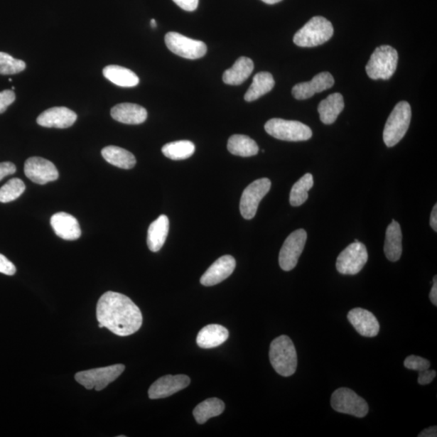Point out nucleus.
<instances>
[{"label": "nucleus", "mask_w": 437, "mask_h": 437, "mask_svg": "<svg viewBox=\"0 0 437 437\" xmlns=\"http://www.w3.org/2000/svg\"><path fill=\"white\" fill-rule=\"evenodd\" d=\"M16 171V167L11 162H2L0 163V180L4 179L5 177L9 176V175H11L15 173Z\"/></svg>", "instance_id": "39"}, {"label": "nucleus", "mask_w": 437, "mask_h": 437, "mask_svg": "<svg viewBox=\"0 0 437 437\" xmlns=\"http://www.w3.org/2000/svg\"><path fill=\"white\" fill-rule=\"evenodd\" d=\"M411 119V108L406 102L396 104L389 116L383 131V139L388 148L398 144L405 136Z\"/></svg>", "instance_id": "4"}, {"label": "nucleus", "mask_w": 437, "mask_h": 437, "mask_svg": "<svg viewBox=\"0 0 437 437\" xmlns=\"http://www.w3.org/2000/svg\"><path fill=\"white\" fill-rule=\"evenodd\" d=\"M306 240L307 232L305 230H298L291 233L279 252V262L282 270L289 271L294 269L304 250Z\"/></svg>", "instance_id": "12"}, {"label": "nucleus", "mask_w": 437, "mask_h": 437, "mask_svg": "<svg viewBox=\"0 0 437 437\" xmlns=\"http://www.w3.org/2000/svg\"><path fill=\"white\" fill-rule=\"evenodd\" d=\"M333 34V26L328 19L314 16L295 34L293 42L300 48H314L328 42Z\"/></svg>", "instance_id": "3"}, {"label": "nucleus", "mask_w": 437, "mask_h": 437, "mask_svg": "<svg viewBox=\"0 0 437 437\" xmlns=\"http://www.w3.org/2000/svg\"><path fill=\"white\" fill-rule=\"evenodd\" d=\"M269 357L277 374L283 377L293 375L297 367V354L293 341L287 335L277 337L271 343Z\"/></svg>", "instance_id": "2"}, {"label": "nucleus", "mask_w": 437, "mask_h": 437, "mask_svg": "<svg viewBox=\"0 0 437 437\" xmlns=\"http://www.w3.org/2000/svg\"><path fill=\"white\" fill-rule=\"evenodd\" d=\"M112 118L122 124H141L148 118V112L144 107L136 104L122 103L112 109Z\"/></svg>", "instance_id": "20"}, {"label": "nucleus", "mask_w": 437, "mask_h": 437, "mask_svg": "<svg viewBox=\"0 0 437 437\" xmlns=\"http://www.w3.org/2000/svg\"><path fill=\"white\" fill-rule=\"evenodd\" d=\"M230 333L225 326L211 324L203 328L198 334L197 345L203 349L222 345L228 340Z\"/></svg>", "instance_id": "21"}, {"label": "nucleus", "mask_w": 437, "mask_h": 437, "mask_svg": "<svg viewBox=\"0 0 437 437\" xmlns=\"http://www.w3.org/2000/svg\"><path fill=\"white\" fill-rule=\"evenodd\" d=\"M419 437H436L437 436V427H430L424 429L421 433L418 435Z\"/></svg>", "instance_id": "42"}, {"label": "nucleus", "mask_w": 437, "mask_h": 437, "mask_svg": "<svg viewBox=\"0 0 437 437\" xmlns=\"http://www.w3.org/2000/svg\"><path fill=\"white\" fill-rule=\"evenodd\" d=\"M347 318L355 330L364 337H375L380 330V325L374 313L364 308H353L348 313Z\"/></svg>", "instance_id": "17"}, {"label": "nucleus", "mask_w": 437, "mask_h": 437, "mask_svg": "<svg viewBox=\"0 0 437 437\" xmlns=\"http://www.w3.org/2000/svg\"><path fill=\"white\" fill-rule=\"evenodd\" d=\"M161 151L168 159L185 160L195 153V146L189 141H175L163 146Z\"/></svg>", "instance_id": "31"}, {"label": "nucleus", "mask_w": 437, "mask_h": 437, "mask_svg": "<svg viewBox=\"0 0 437 437\" xmlns=\"http://www.w3.org/2000/svg\"><path fill=\"white\" fill-rule=\"evenodd\" d=\"M403 234L401 227L397 221L392 220V223L387 227L386 241H384V252L388 260L397 261L403 253Z\"/></svg>", "instance_id": "22"}, {"label": "nucleus", "mask_w": 437, "mask_h": 437, "mask_svg": "<svg viewBox=\"0 0 437 437\" xmlns=\"http://www.w3.org/2000/svg\"><path fill=\"white\" fill-rule=\"evenodd\" d=\"M26 68L24 61L16 60L4 52H0V74L14 75L20 73Z\"/></svg>", "instance_id": "34"}, {"label": "nucleus", "mask_w": 437, "mask_h": 437, "mask_svg": "<svg viewBox=\"0 0 437 437\" xmlns=\"http://www.w3.org/2000/svg\"><path fill=\"white\" fill-rule=\"evenodd\" d=\"M50 225L58 237L67 241L77 240L81 236L78 220L66 212H58L50 219Z\"/></svg>", "instance_id": "19"}, {"label": "nucleus", "mask_w": 437, "mask_h": 437, "mask_svg": "<svg viewBox=\"0 0 437 437\" xmlns=\"http://www.w3.org/2000/svg\"><path fill=\"white\" fill-rule=\"evenodd\" d=\"M104 77L113 84L124 87H136L139 83V79L135 72L130 69L117 66L109 65L103 69Z\"/></svg>", "instance_id": "27"}, {"label": "nucleus", "mask_w": 437, "mask_h": 437, "mask_svg": "<svg viewBox=\"0 0 437 437\" xmlns=\"http://www.w3.org/2000/svg\"><path fill=\"white\" fill-rule=\"evenodd\" d=\"M345 109V101L339 92L333 93L320 102L318 107L320 119L324 124H334Z\"/></svg>", "instance_id": "24"}, {"label": "nucleus", "mask_w": 437, "mask_h": 437, "mask_svg": "<svg viewBox=\"0 0 437 437\" xmlns=\"http://www.w3.org/2000/svg\"><path fill=\"white\" fill-rule=\"evenodd\" d=\"M399 55L390 45H381L371 55L366 72L372 80H389L397 69Z\"/></svg>", "instance_id": "5"}, {"label": "nucleus", "mask_w": 437, "mask_h": 437, "mask_svg": "<svg viewBox=\"0 0 437 437\" xmlns=\"http://www.w3.org/2000/svg\"><path fill=\"white\" fill-rule=\"evenodd\" d=\"M151 26L153 28H156V22L154 19L151 21Z\"/></svg>", "instance_id": "45"}, {"label": "nucleus", "mask_w": 437, "mask_h": 437, "mask_svg": "<svg viewBox=\"0 0 437 437\" xmlns=\"http://www.w3.org/2000/svg\"><path fill=\"white\" fill-rule=\"evenodd\" d=\"M124 370V365H114L104 368L79 372L75 375V379L87 389H95L97 392H101L108 384L114 382Z\"/></svg>", "instance_id": "7"}, {"label": "nucleus", "mask_w": 437, "mask_h": 437, "mask_svg": "<svg viewBox=\"0 0 437 437\" xmlns=\"http://www.w3.org/2000/svg\"><path fill=\"white\" fill-rule=\"evenodd\" d=\"M369 254L364 244L354 242L343 249L337 258L336 269L342 275H357L368 261Z\"/></svg>", "instance_id": "9"}, {"label": "nucleus", "mask_w": 437, "mask_h": 437, "mask_svg": "<svg viewBox=\"0 0 437 437\" xmlns=\"http://www.w3.org/2000/svg\"><path fill=\"white\" fill-rule=\"evenodd\" d=\"M15 99L16 95L13 90L0 92V114L5 112L10 104L14 102Z\"/></svg>", "instance_id": "36"}, {"label": "nucleus", "mask_w": 437, "mask_h": 437, "mask_svg": "<svg viewBox=\"0 0 437 437\" xmlns=\"http://www.w3.org/2000/svg\"><path fill=\"white\" fill-rule=\"evenodd\" d=\"M173 1L185 11H193L198 8L200 0H173Z\"/></svg>", "instance_id": "40"}, {"label": "nucleus", "mask_w": 437, "mask_h": 437, "mask_svg": "<svg viewBox=\"0 0 437 437\" xmlns=\"http://www.w3.org/2000/svg\"><path fill=\"white\" fill-rule=\"evenodd\" d=\"M225 405L222 400L217 398L209 399L202 401L193 411L198 423H205L209 419L221 415L225 411Z\"/></svg>", "instance_id": "30"}, {"label": "nucleus", "mask_w": 437, "mask_h": 437, "mask_svg": "<svg viewBox=\"0 0 437 437\" xmlns=\"http://www.w3.org/2000/svg\"><path fill=\"white\" fill-rule=\"evenodd\" d=\"M16 272V268L13 262L0 254V273L7 276H14Z\"/></svg>", "instance_id": "37"}, {"label": "nucleus", "mask_w": 437, "mask_h": 437, "mask_svg": "<svg viewBox=\"0 0 437 437\" xmlns=\"http://www.w3.org/2000/svg\"><path fill=\"white\" fill-rule=\"evenodd\" d=\"M274 86H275V80H274L271 73L262 72L256 74L252 85H250L246 95H244V100L248 102L256 101L266 95L267 92H271Z\"/></svg>", "instance_id": "28"}, {"label": "nucleus", "mask_w": 437, "mask_h": 437, "mask_svg": "<svg viewBox=\"0 0 437 437\" xmlns=\"http://www.w3.org/2000/svg\"><path fill=\"white\" fill-rule=\"evenodd\" d=\"M165 41L167 48L173 53L188 60H198L207 54V48L205 43L178 33H168Z\"/></svg>", "instance_id": "10"}, {"label": "nucleus", "mask_w": 437, "mask_h": 437, "mask_svg": "<svg viewBox=\"0 0 437 437\" xmlns=\"http://www.w3.org/2000/svg\"><path fill=\"white\" fill-rule=\"evenodd\" d=\"M190 379L186 375H167L162 377L151 384L149 390L151 399H159L170 397L188 387Z\"/></svg>", "instance_id": "14"}, {"label": "nucleus", "mask_w": 437, "mask_h": 437, "mask_svg": "<svg viewBox=\"0 0 437 437\" xmlns=\"http://www.w3.org/2000/svg\"><path fill=\"white\" fill-rule=\"evenodd\" d=\"M335 85V79L329 72L319 73L308 82L297 84L291 93L297 100H306L315 93L330 89Z\"/></svg>", "instance_id": "16"}, {"label": "nucleus", "mask_w": 437, "mask_h": 437, "mask_svg": "<svg viewBox=\"0 0 437 437\" xmlns=\"http://www.w3.org/2000/svg\"><path fill=\"white\" fill-rule=\"evenodd\" d=\"M77 119V115L67 107H53L45 110L38 116V124L44 127L65 129L72 126Z\"/></svg>", "instance_id": "18"}, {"label": "nucleus", "mask_w": 437, "mask_h": 437, "mask_svg": "<svg viewBox=\"0 0 437 437\" xmlns=\"http://www.w3.org/2000/svg\"><path fill=\"white\" fill-rule=\"evenodd\" d=\"M331 406L338 412L358 418L366 416L369 412L367 401L348 388H340L332 394Z\"/></svg>", "instance_id": "8"}, {"label": "nucleus", "mask_w": 437, "mask_h": 437, "mask_svg": "<svg viewBox=\"0 0 437 437\" xmlns=\"http://www.w3.org/2000/svg\"><path fill=\"white\" fill-rule=\"evenodd\" d=\"M404 366L410 370L422 372L430 368L429 361L417 355H410L404 361Z\"/></svg>", "instance_id": "35"}, {"label": "nucleus", "mask_w": 437, "mask_h": 437, "mask_svg": "<svg viewBox=\"0 0 437 437\" xmlns=\"http://www.w3.org/2000/svg\"><path fill=\"white\" fill-rule=\"evenodd\" d=\"M271 182L260 178L249 184L243 191L240 201V211L243 218L252 220L257 213L260 202L271 190Z\"/></svg>", "instance_id": "11"}, {"label": "nucleus", "mask_w": 437, "mask_h": 437, "mask_svg": "<svg viewBox=\"0 0 437 437\" xmlns=\"http://www.w3.org/2000/svg\"><path fill=\"white\" fill-rule=\"evenodd\" d=\"M265 131L274 138L281 141H306L313 136L310 126L298 121L272 119L265 124Z\"/></svg>", "instance_id": "6"}, {"label": "nucleus", "mask_w": 437, "mask_h": 437, "mask_svg": "<svg viewBox=\"0 0 437 437\" xmlns=\"http://www.w3.org/2000/svg\"><path fill=\"white\" fill-rule=\"evenodd\" d=\"M25 173L29 180L38 185L54 182L60 176L53 163L42 157L28 158L25 164Z\"/></svg>", "instance_id": "13"}, {"label": "nucleus", "mask_w": 437, "mask_h": 437, "mask_svg": "<svg viewBox=\"0 0 437 437\" xmlns=\"http://www.w3.org/2000/svg\"><path fill=\"white\" fill-rule=\"evenodd\" d=\"M26 190V185L19 178H13L0 188V203L14 201Z\"/></svg>", "instance_id": "33"}, {"label": "nucleus", "mask_w": 437, "mask_h": 437, "mask_svg": "<svg viewBox=\"0 0 437 437\" xmlns=\"http://www.w3.org/2000/svg\"><path fill=\"white\" fill-rule=\"evenodd\" d=\"M313 185V178L311 173H306L293 186L290 192V203L291 206L299 207L305 203L308 198V190Z\"/></svg>", "instance_id": "32"}, {"label": "nucleus", "mask_w": 437, "mask_h": 437, "mask_svg": "<svg viewBox=\"0 0 437 437\" xmlns=\"http://www.w3.org/2000/svg\"><path fill=\"white\" fill-rule=\"evenodd\" d=\"M236 267V260L231 255L220 257L208 268L200 279L203 286H214L229 278Z\"/></svg>", "instance_id": "15"}, {"label": "nucleus", "mask_w": 437, "mask_h": 437, "mask_svg": "<svg viewBox=\"0 0 437 437\" xmlns=\"http://www.w3.org/2000/svg\"><path fill=\"white\" fill-rule=\"evenodd\" d=\"M103 158L109 164L124 170H131L136 165V159L129 151L117 147V146H108L102 151Z\"/></svg>", "instance_id": "26"}, {"label": "nucleus", "mask_w": 437, "mask_h": 437, "mask_svg": "<svg viewBox=\"0 0 437 437\" xmlns=\"http://www.w3.org/2000/svg\"><path fill=\"white\" fill-rule=\"evenodd\" d=\"M430 225L435 232L437 231V204H435L432 213H431Z\"/></svg>", "instance_id": "43"}, {"label": "nucleus", "mask_w": 437, "mask_h": 437, "mask_svg": "<svg viewBox=\"0 0 437 437\" xmlns=\"http://www.w3.org/2000/svg\"><path fill=\"white\" fill-rule=\"evenodd\" d=\"M436 376V372L435 370L426 369L419 372L418 382L422 386L428 384L432 382Z\"/></svg>", "instance_id": "38"}, {"label": "nucleus", "mask_w": 437, "mask_h": 437, "mask_svg": "<svg viewBox=\"0 0 437 437\" xmlns=\"http://www.w3.org/2000/svg\"><path fill=\"white\" fill-rule=\"evenodd\" d=\"M429 297L433 304L435 306H437V276H435L433 278V285L432 290H431L430 291Z\"/></svg>", "instance_id": "41"}, {"label": "nucleus", "mask_w": 437, "mask_h": 437, "mask_svg": "<svg viewBox=\"0 0 437 437\" xmlns=\"http://www.w3.org/2000/svg\"><path fill=\"white\" fill-rule=\"evenodd\" d=\"M261 1L267 4H275L281 2L282 0H261Z\"/></svg>", "instance_id": "44"}, {"label": "nucleus", "mask_w": 437, "mask_h": 437, "mask_svg": "<svg viewBox=\"0 0 437 437\" xmlns=\"http://www.w3.org/2000/svg\"><path fill=\"white\" fill-rule=\"evenodd\" d=\"M170 230V221L161 215L149 226L147 244L151 252H157L164 246Z\"/></svg>", "instance_id": "23"}, {"label": "nucleus", "mask_w": 437, "mask_h": 437, "mask_svg": "<svg viewBox=\"0 0 437 437\" xmlns=\"http://www.w3.org/2000/svg\"><path fill=\"white\" fill-rule=\"evenodd\" d=\"M97 318L103 328L122 337L135 334L143 323L142 313L135 303L124 294L110 291L97 302Z\"/></svg>", "instance_id": "1"}, {"label": "nucleus", "mask_w": 437, "mask_h": 437, "mask_svg": "<svg viewBox=\"0 0 437 437\" xmlns=\"http://www.w3.org/2000/svg\"><path fill=\"white\" fill-rule=\"evenodd\" d=\"M254 68V63L249 58H239L234 65L225 72L223 81L226 85H240L249 77Z\"/></svg>", "instance_id": "25"}, {"label": "nucleus", "mask_w": 437, "mask_h": 437, "mask_svg": "<svg viewBox=\"0 0 437 437\" xmlns=\"http://www.w3.org/2000/svg\"><path fill=\"white\" fill-rule=\"evenodd\" d=\"M228 150L232 155L249 157L257 155L259 148L252 138L244 135H234L229 139Z\"/></svg>", "instance_id": "29"}]
</instances>
